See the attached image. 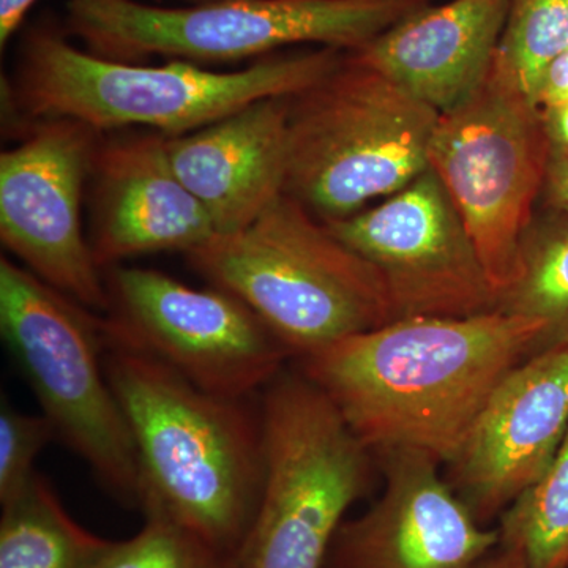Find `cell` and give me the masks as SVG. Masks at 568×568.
Instances as JSON below:
<instances>
[{
    "mask_svg": "<svg viewBox=\"0 0 568 568\" xmlns=\"http://www.w3.org/2000/svg\"><path fill=\"white\" fill-rule=\"evenodd\" d=\"M497 312L547 325L538 353L568 342V213L536 215L523 239L517 282L500 295Z\"/></svg>",
    "mask_w": 568,
    "mask_h": 568,
    "instance_id": "obj_19",
    "label": "cell"
},
{
    "mask_svg": "<svg viewBox=\"0 0 568 568\" xmlns=\"http://www.w3.org/2000/svg\"><path fill=\"white\" fill-rule=\"evenodd\" d=\"M129 540L108 541L99 568H235L233 559L155 508Z\"/></svg>",
    "mask_w": 568,
    "mask_h": 568,
    "instance_id": "obj_21",
    "label": "cell"
},
{
    "mask_svg": "<svg viewBox=\"0 0 568 568\" xmlns=\"http://www.w3.org/2000/svg\"><path fill=\"white\" fill-rule=\"evenodd\" d=\"M37 0H0V48L6 50L7 44L20 31L28 18L29 11Z\"/></svg>",
    "mask_w": 568,
    "mask_h": 568,
    "instance_id": "obj_26",
    "label": "cell"
},
{
    "mask_svg": "<svg viewBox=\"0 0 568 568\" xmlns=\"http://www.w3.org/2000/svg\"><path fill=\"white\" fill-rule=\"evenodd\" d=\"M540 110L551 148L568 152V100Z\"/></svg>",
    "mask_w": 568,
    "mask_h": 568,
    "instance_id": "obj_27",
    "label": "cell"
},
{
    "mask_svg": "<svg viewBox=\"0 0 568 568\" xmlns=\"http://www.w3.org/2000/svg\"><path fill=\"white\" fill-rule=\"evenodd\" d=\"M473 568H530L528 562L523 559L519 552L514 549L497 547L495 551L489 552L487 558L481 559Z\"/></svg>",
    "mask_w": 568,
    "mask_h": 568,
    "instance_id": "obj_28",
    "label": "cell"
},
{
    "mask_svg": "<svg viewBox=\"0 0 568 568\" xmlns=\"http://www.w3.org/2000/svg\"><path fill=\"white\" fill-rule=\"evenodd\" d=\"M63 26L41 20L24 32L13 82L2 91L24 122L70 119L95 132L142 125L175 136L254 102L295 97L338 69L346 51L316 48L267 55L237 71L196 63L110 61L71 44Z\"/></svg>",
    "mask_w": 568,
    "mask_h": 568,
    "instance_id": "obj_3",
    "label": "cell"
},
{
    "mask_svg": "<svg viewBox=\"0 0 568 568\" xmlns=\"http://www.w3.org/2000/svg\"><path fill=\"white\" fill-rule=\"evenodd\" d=\"M508 3H432L349 55L440 114L466 100L487 77L506 28Z\"/></svg>",
    "mask_w": 568,
    "mask_h": 568,
    "instance_id": "obj_17",
    "label": "cell"
},
{
    "mask_svg": "<svg viewBox=\"0 0 568 568\" xmlns=\"http://www.w3.org/2000/svg\"><path fill=\"white\" fill-rule=\"evenodd\" d=\"M0 332L58 440L108 493L140 508V463L106 375L103 315L2 256Z\"/></svg>",
    "mask_w": 568,
    "mask_h": 568,
    "instance_id": "obj_8",
    "label": "cell"
},
{
    "mask_svg": "<svg viewBox=\"0 0 568 568\" xmlns=\"http://www.w3.org/2000/svg\"><path fill=\"white\" fill-rule=\"evenodd\" d=\"M291 97H275L194 132L166 136L171 164L216 235L250 226L284 194Z\"/></svg>",
    "mask_w": 568,
    "mask_h": 568,
    "instance_id": "obj_16",
    "label": "cell"
},
{
    "mask_svg": "<svg viewBox=\"0 0 568 568\" xmlns=\"http://www.w3.org/2000/svg\"><path fill=\"white\" fill-rule=\"evenodd\" d=\"M547 325L493 312L413 317L347 336L295 361L373 455L414 450L446 466Z\"/></svg>",
    "mask_w": 568,
    "mask_h": 568,
    "instance_id": "obj_1",
    "label": "cell"
},
{
    "mask_svg": "<svg viewBox=\"0 0 568 568\" xmlns=\"http://www.w3.org/2000/svg\"><path fill=\"white\" fill-rule=\"evenodd\" d=\"M185 2H189L190 6H196V3L215 2V0H185Z\"/></svg>",
    "mask_w": 568,
    "mask_h": 568,
    "instance_id": "obj_29",
    "label": "cell"
},
{
    "mask_svg": "<svg viewBox=\"0 0 568 568\" xmlns=\"http://www.w3.org/2000/svg\"><path fill=\"white\" fill-rule=\"evenodd\" d=\"M534 100L540 108L552 106L568 100V48L560 52L541 74Z\"/></svg>",
    "mask_w": 568,
    "mask_h": 568,
    "instance_id": "obj_25",
    "label": "cell"
},
{
    "mask_svg": "<svg viewBox=\"0 0 568 568\" xmlns=\"http://www.w3.org/2000/svg\"><path fill=\"white\" fill-rule=\"evenodd\" d=\"M91 248L102 271L141 254L201 248L211 216L171 164L166 134L102 141L93 155Z\"/></svg>",
    "mask_w": 568,
    "mask_h": 568,
    "instance_id": "obj_15",
    "label": "cell"
},
{
    "mask_svg": "<svg viewBox=\"0 0 568 568\" xmlns=\"http://www.w3.org/2000/svg\"><path fill=\"white\" fill-rule=\"evenodd\" d=\"M376 268L392 321L497 312L500 294L432 168L375 207L325 223Z\"/></svg>",
    "mask_w": 568,
    "mask_h": 568,
    "instance_id": "obj_11",
    "label": "cell"
},
{
    "mask_svg": "<svg viewBox=\"0 0 568 568\" xmlns=\"http://www.w3.org/2000/svg\"><path fill=\"white\" fill-rule=\"evenodd\" d=\"M549 151L540 106L499 50L476 91L437 119L429 168L457 205L500 295L517 282Z\"/></svg>",
    "mask_w": 568,
    "mask_h": 568,
    "instance_id": "obj_9",
    "label": "cell"
},
{
    "mask_svg": "<svg viewBox=\"0 0 568 568\" xmlns=\"http://www.w3.org/2000/svg\"><path fill=\"white\" fill-rule=\"evenodd\" d=\"M104 280L108 338L159 358L211 394L256 398L293 361L263 321L220 287L123 265L104 271Z\"/></svg>",
    "mask_w": 568,
    "mask_h": 568,
    "instance_id": "obj_10",
    "label": "cell"
},
{
    "mask_svg": "<svg viewBox=\"0 0 568 568\" xmlns=\"http://www.w3.org/2000/svg\"><path fill=\"white\" fill-rule=\"evenodd\" d=\"M567 48L568 0H510L497 50L532 100L541 74Z\"/></svg>",
    "mask_w": 568,
    "mask_h": 568,
    "instance_id": "obj_22",
    "label": "cell"
},
{
    "mask_svg": "<svg viewBox=\"0 0 568 568\" xmlns=\"http://www.w3.org/2000/svg\"><path fill=\"white\" fill-rule=\"evenodd\" d=\"M185 256L209 284L244 302L293 361L392 323L376 268L287 194L245 230Z\"/></svg>",
    "mask_w": 568,
    "mask_h": 568,
    "instance_id": "obj_4",
    "label": "cell"
},
{
    "mask_svg": "<svg viewBox=\"0 0 568 568\" xmlns=\"http://www.w3.org/2000/svg\"><path fill=\"white\" fill-rule=\"evenodd\" d=\"M58 439L50 418L22 413L6 395L0 406V506L20 496L37 476L36 462Z\"/></svg>",
    "mask_w": 568,
    "mask_h": 568,
    "instance_id": "obj_23",
    "label": "cell"
},
{
    "mask_svg": "<svg viewBox=\"0 0 568 568\" xmlns=\"http://www.w3.org/2000/svg\"><path fill=\"white\" fill-rule=\"evenodd\" d=\"M439 112L346 52L338 69L291 97L284 194L323 223L392 196L429 168Z\"/></svg>",
    "mask_w": 568,
    "mask_h": 568,
    "instance_id": "obj_5",
    "label": "cell"
},
{
    "mask_svg": "<svg viewBox=\"0 0 568 568\" xmlns=\"http://www.w3.org/2000/svg\"><path fill=\"white\" fill-rule=\"evenodd\" d=\"M433 0H215L156 7L138 0H67L63 29L110 61L226 63L295 44L357 51Z\"/></svg>",
    "mask_w": 568,
    "mask_h": 568,
    "instance_id": "obj_6",
    "label": "cell"
},
{
    "mask_svg": "<svg viewBox=\"0 0 568 568\" xmlns=\"http://www.w3.org/2000/svg\"><path fill=\"white\" fill-rule=\"evenodd\" d=\"M108 541L74 521L40 474L2 506L0 568H99Z\"/></svg>",
    "mask_w": 568,
    "mask_h": 568,
    "instance_id": "obj_18",
    "label": "cell"
},
{
    "mask_svg": "<svg viewBox=\"0 0 568 568\" xmlns=\"http://www.w3.org/2000/svg\"><path fill=\"white\" fill-rule=\"evenodd\" d=\"M541 201L549 211L568 213V152L551 148Z\"/></svg>",
    "mask_w": 568,
    "mask_h": 568,
    "instance_id": "obj_24",
    "label": "cell"
},
{
    "mask_svg": "<svg viewBox=\"0 0 568 568\" xmlns=\"http://www.w3.org/2000/svg\"><path fill=\"white\" fill-rule=\"evenodd\" d=\"M265 469L235 568H324L377 459L327 395L295 366L261 392Z\"/></svg>",
    "mask_w": 568,
    "mask_h": 568,
    "instance_id": "obj_7",
    "label": "cell"
},
{
    "mask_svg": "<svg viewBox=\"0 0 568 568\" xmlns=\"http://www.w3.org/2000/svg\"><path fill=\"white\" fill-rule=\"evenodd\" d=\"M499 547L530 568H568V432L551 465L500 515Z\"/></svg>",
    "mask_w": 568,
    "mask_h": 568,
    "instance_id": "obj_20",
    "label": "cell"
},
{
    "mask_svg": "<svg viewBox=\"0 0 568 568\" xmlns=\"http://www.w3.org/2000/svg\"><path fill=\"white\" fill-rule=\"evenodd\" d=\"M100 133L70 119L32 122L0 155V241L22 267L104 315V272L81 223Z\"/></svg>",
    "mask_w": 568,
    "mask_h": 568,
    "instance_id": "obj_12",
    "label": "cell"
},
{
    "mask_svg": "<svg viewBox=\"0 0 568 568\" xmlns=\"http://www.w3.org/2000/svg\"><path fill=\"white\" fill-rule=\"evenodd\" d=\"M383 495L339 526L324 568H473L499 547L497 528L481 525L422 452L377 455Z\"/></svg>",
    "mask_w": 568,
    "mask_h": 568,
    "instance_id": "obj_14",
    "label": "cell"
},
{
    "mask_svg": "<svg viewBox=\"0 0 568 568\" xmlns=\"http://www.w3.org/2000/svg\"><path fill=\"white\" fill-rule=\"evenodd\" d=\"M104 365L136 448L140 510L162 511L235 562L263 489L260 403L211 394L108 336Z\"/></svg>",
    "mask_w": 568,
    "mask_h": 568,
    "instance_id": "obj_2",
    "label": "cell"
},
{
    "mask_svg": "<svg viewBox=\"0 0 568 568\" xmlns=\"http://www.w3.org/2000/svg\"><path fill=\"white\" fill-rule=\"evenodd\" d=\"M567 432L568 342L508 373L444 476L488 526L544 476Z\"/></svg>",
    "mask_w": 568,
    "mask_h": 568,
    "instance_id": "obj_13",
    "label": "cell"
}]
</instances>
